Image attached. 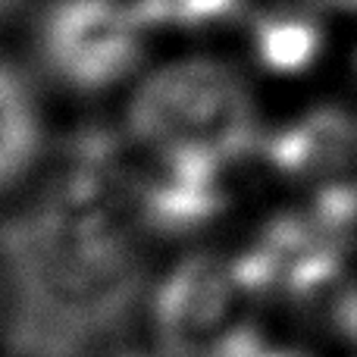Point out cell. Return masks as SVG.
<instances>
[{
  "label": "cell",
  "mask_w": 357,
  "mask_h": 357,
  "mask_svg": "<svg viewBox=\"0 0 357 357\" xmlns=\"http://www.w3.org/2000/svg\"><path fill=\"white\" fill-rule=\"evenodd\" d=\"M129 135L151 163L229 176L251 151L257 123L245 82L229 66L176 60L135 88Z\"/></svg>",
  "instance_id": "1"
},
{
  "label": "cell",
  "mask_w": 357,
  "mask_h": 357,
  "mask_svg": "<svg viewBox=\"0 0 357 357\" xmlns=\"http://www.w3.org/2000/svg\"><path fill=\"white\" fill-rule=\"evenodd\" d=\"M251 279L238 260L191 257L167 273L154 326L167 357H251L257 351Z\"/></svg>",
  "instance_id": "2"
},
{
  "label": "cell",
  "mask_w": 357,
  "mask_h": 357,
  "mask_svg": "<svg viewBox=\"0 0 357 357\" xmlns=\"http://www.w3.org/2000/svg\"><path fill=\"white\" fill-rule=\"evenodd\" d=\"M144 22L129 0H54L38 25V50L63 85L104 91L135 69Z\"/></svg>",
  "instance_id": "3"
},
{
  "label": "cell",
  "mask_w": 357,
  "mask_h": 357,
  "mask_svg": "<svg viewBox=\"0 0 357 357\" xmlns=\"http://www.w3.org/2000/svg\"><path fill=\"white\" fill-rule=\"evenodd\" d=\"M41 157V116L16 69L0 60V197L19 188Z\"/></svg>",
  "instance_id": "4"
},
{
  "label": "cell",
  "mask_w": 357,
  "mask_h": 357,
  "mask_svg": "<svg viewBox=\"0 0 357 357\" xmlns=\"http://www.w3.org/2000/svg\"><path fill=\"white\" fill-rule=\"evenodd\" d=\"M129 3L135 6L144 29H151V25L201 29V25H216L232 19L241 0H129Z\"/></svg>",
  "instance_id": "5"
},
{
  "label": "cell",
  "mask_w": 357,
  "mask_h": 357,
  "mask_svg": "<svg viewBox=\"0 0 357 357\" xmlns=\"http://www.w3.org/2000/svg\"><path fill=\"white\" fill-rule=\"evenodd\" d=\"M301 31L285 19H266L257 25V54L266 66L289 69L301 60Z\"/></svg>",
  "instance_id": "6"
},
{
  "label": "cell",
  "mask_w": 357,
  "mask_h": 357,
  "mask_svg": "<svg viewBox=\"0 0 357 357\" xmlns=\"http://www.w3.org/2000/svg\"><path fill=\"white\" fill-rule=\"evenodd\" d=\"M22 3H25V0H0V19L13 16V13H16Z\"/></svg>",
  "instance_id": "7"
},
{
  "label": "cell",
  "mask_w": 357,
  "mask_h": 357,
  "mask_svg": "<svg viewBox=\"0 0 357 357\" xmlns=\"http://www.w3.org/2000/svg\"><path fill=\"white\" fill-rule=\"evenodd\" d=\"M135 357H138V354H135ZM163 357H167V354H163Z\"/></svg>",
  "instance_id": "8"
}]
</instances>
